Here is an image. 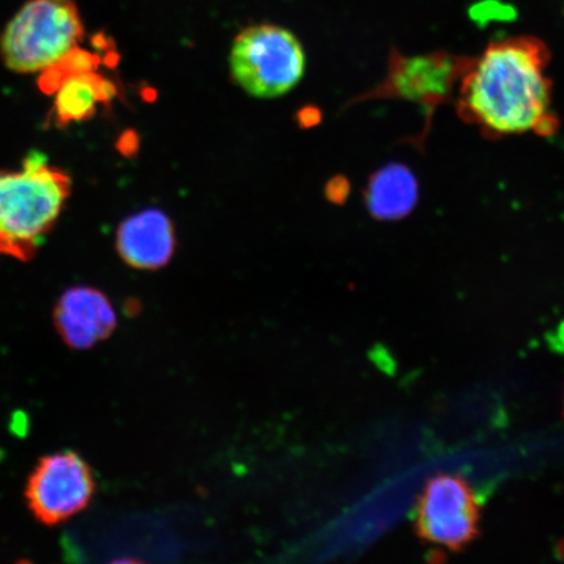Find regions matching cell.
<instances>
[{
    "mask_svg": "<svg viewBox=\"0 0 564 564\" xmlns=\"http://www.w3.org/2000/svg\"><path fill=\"white\" fill-rule=\"evenodd\" d=\"M306 55L292 32L278 25H253L238 34L230 70L246 94L276 98L289 94L305 75Z\"/></svg>",
    "mask_w": 564,
    "mask_h": 564,
    "instance_id": "cell-4",
    "label": "cell"
},
{
    "mask_svg": "<svg viewBox=\"0 0 564 564\" xmlns=\"http://www.w3.org/2000/svg\"><path fill=\"white\" fill-rule=\"evenodd\" d=\"M414 514L415 533L429 544L462 552L478 538L481 506L460 475L438 474L430 478Z\"/></svg>",
    "mask_w": 564,
    "mask_h": 564,
    "instance_id": "cell-5",
    "label": "cell"
},
{
    "mask_svg": "<svg viewBox=\"0 0 564 564\" xmlns=\"http://www.w3.org/2000/svg\"><path fill=\"white\" fill-rule=\"evenodd\" d=\"M116 246L127 265L140 271L160 270L175 252L173 223L162 210H141L118 228Z\"/></svg>",
    "mask_w": 564,
    "mask_h": 564,
    "instance_id": "cell-9",
    "label": "cell"
},
{
    "mask_svg": "<svg viewBox=\"0 0 564 564\" xmlns=\"http://www.w3.org/2000/svg\"><path fill=\"white\" fill-rule=\"evenodd\" d=\"M514 10L511 6H507L497 0H486V2L477 3L470 10V17L478 23H489L494 20H511Z\"/></svg>",
    "mask_w": 564,
    "mask_h": 564,
    "instance_id": "cell-12",
    "label": "cell"
},
{
    "mask_svg": "<svg viewBox=\"0 0 564 564\" xmlns=\"http://www.w3.org/2000/svg\"><path fill=\"white\" fill-rule=\"evenodd\" d=\"M96 494L94 469L75 453L41 457L25 485L28 509L41 524L54 527L86 510Z\"/></svg>",
    "mask_w": 564,
    "mask_h": 564,
    "instance_id": "cell-6",
    "label": "cell"
},
{
    "mask_svg": "<svg viewBox=\"0 0 564 564\" xmlns=\"http://www.w3.org/2000/svg\"><path fill=\"white\" fill-rule=\"evenodd\" d=\"M53 95L55 122L67 126L88 121L96 115L98 106L109 104L116 97L117 89L105 76L88 70L66 77Z\"/></svg>",
    "mask_w": 564,
    "mask_h": 564,
    "instance_id": "cell-10",
    "label": "cell"
},
{
    "mask_svg": "<svg viewBox=\"0 0 564 564\" xmlns=\"http://www.w3.org/2000/svg\"><path fill=\"white\" fill-rule=\"evenodd\" d=\"M365 199L378 220H401L419 202V182L406 166L388 165L371 176Z\"/></svg>",
    "mask_w": 564,
    "mask_h": 564,
    "instance_id": "cell-11",
    "label": "cell"
},
{
    "mask_svg": "<svg viewBox=\"0 0 564 564\" xmlns=\"http://www.w3.org/2000/svg\"><path fill=\"white\" fill-rule=\"evenodd\" d=\"M84 25L74 0H25L0 34V56L18 74H42L80 46Z\"/></svg>",
    "mask_w": 564,
    "mask_h": 564,
    "instance_id": "cell-3",
    "label": "cell"
},
{
    "mask_svg": "<svg viewBox=\"0 0 564 564\" xmlns=\"http://www.w3.org/2000/svg\"><path fill=\"white\" fill-rule=\"evenodd\" d=\"M73 181L44 154L32 152L23 167L0 172V257L30 262L54 228Z\"/></svg>",
    "mask_w": 564,
    "mask_h": 564,
    "instance_id": "cell-2",
    "label": "cell"
},
{
    "mask_svg": "<svg viewBox=\"0 0 564 564\" xmlns=\"http://www.w3.org/2000/svg\"><path fill=\"white\" fill-rule=\"evenodd\" d=\"M469 62L470 58L443 52L409 56L393 52L386 79L362 98H398L417 104L429 123L435 109L453 98Z\"/></svg>",
    "mask_w": 564,
    "mask_h": 564,
    "instance_id": "cell-7",
    "label": "cell"
},
{
    "mask_svg": "<svg viewBox=\"0 0 564 564\" xmlns=\"http://www.w3.org/2000/svg\"><path fill=\"white\" fill-rule=\"evenodd\" d=\"M53 322L63 343L88 350L108 340L117 328V314L108 295L91 286H73L61 295Z\"/></svg>",
    "mask_w": 564,
    "mask_h": 564,
    "instance_id": "cell-8",
    "label": "cell"
},
{
    "mask_svg": "<svg viewBox=\"0 0 564 564\" xmlns=\"http://www.w3.org/2000/svg\"><path fill=\"white\" fill-rule=\"evenodd\" d=\"M549 61L547 47L538 39L492 42L481 56L470 58L458 82V116L490 139L553 135L560 123L552 110Z\"/></svg>",
    "mask_w": 564,
    "mask_h": 564,
    "instance_id": "cell-1",
    "label": "cell"
}]
</instances>
